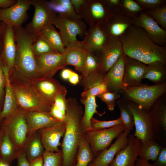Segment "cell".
Masks as SVG:
<instances>
[{"label": "cell", "instance_id": "603a6c76", "mask_svg": "<svg viewBox=\"0 0 166 166\" xmlns=\"http://www.w3.org/2000/svg\"><path fill=\"white\" fill-rule=\"evenodd\" d=\"M130 132L125 130L108 148L98 154L92 162L97 166H109L117 153L127 146Z\"/></svg>", "mask_w": 166, "mask_h": 166}, {"label": "cell", "instance_id": "7bdbcfd3", "mask_svg": "<svg viewBox=\"0 0 166 166\" xmlns=\"http://www.w3.org/2000/svg\"><path fill=\"white\" fill-rule=\"evenodd\" d=\"M97 96L106 104L109 110L113 111L116 105V100L119 99L121 95L118 93L107 91Z\"/></svg>", "mask_w": 166, "mask_h": 166}, {"label": "cell", "instance_id": "277c9868", "mask_svg": "<svg viewBox=\"0 0 166 166\" xmlns=\"http://www.w3.org/2000/svg\"><path fill=\"white\" fill-rule=\"evenodd\" d=\"M13 29L16 46L15 67L21 73L31 79L40 77L32 48L36 35L29 34L22 26Z\"/></svg>", "mask_w": 166, "mask_h": 166}, {"label": "cell", "instance_id": "6f0895ef", "mask_svg": "<svg viewBox=\"0 0 166 166\" xmlns=\"http://www.w3.org/2000/svg\"><path fill=\"white\" fill-rule=\"evenodd\" d=\"M73 71L69 69H62L61 73V78L64 80H68Z\"/></svg>", "mask_w": 166, "mask_h": 166}, {"label": "cell", "instance_id": "d6a6232c", "mask_svg": "<svg viewBox=\"0 0 166 166\" xmlns=\"http://www.w3.org/2000/svg\"><path fill=\"white\" fill-rule=\"evenodd\" d=\"M48 4L57 14L71 19H82L76 12L70 0H52L48 2Z\"/></svg>", "mask_w": 166, "mask_h": 166}, {"label": "cell", "instance_id": "91938a15", "mask_svg": "<svg viewBox=\"0 0 166 166\" xmlns=\"http://www.w3.org/2000/svg\"><path fill=\"white\" fill-rule=\"evenodd\" d=\"M134 166H154L148 161L143 160L138 157L135 162Z\"/></svg>", "mask_w": 166, "mask_h": 166}, {"label": "cell", "instance_id": "f5cc1de1", "mask_svg": "<svg viewBox=\"0 0 166 166\" xmlns=\"http://www.w3.org/2000/svg\"><path fill=\"white\" fill-rule=\"evenodd\" d=\"M103 1L112 12L117 11V7L120 4V0H103Z\"/></svg>", "mask_w": 166, "mask_h": 166}, {"label": "cell", "instance_id": "9a60e30c", "mask_svg": "<svg viewBox=\"0 0 166 166\" xmlns=\"http://www.w3.org/2000/svg\"><path fill=\"white\" fill-rule=\"evenodd\" d=\"M31 79L40 96L51 105L57 95L67 93L66 87L53 77H40Z\"/></svg>", "mask_w": 166, "mask_h": 166}, {"label": "cell", "instance_id": "db71d44e", "mask_svg": "<svg viewBox=\"0 0 166 166\" xmlns=\"http://www.w3.org/2000/svg\"><path fill=\"white\" fill-rule=\"evenodd\" d=\"M86 0H70L71 3L76 12L78 14L80 10L85 3Z\"/></svg>", "mask_w": 166, "mask_h": 166}, {"label": "cell", "instance_id": "816d5d0a", "mask_svg": "<svg viewBox=\"0 0 166 166\" xmlns=\"http://www.w3.org/2000/svg\"><path fill=\"white\" fill-rule=\"evenodd\" d=\"M49 113L54 118L58 120L61 122L65 121V115L58 109L54 104L51 106Z\"/></svg>", "mask_w": 166, "mask_h": 166}, {"label": "cell", "instance_id": "e7e4bbea", "mask_svg": "<svg viewBox=\"0 0 166 166\" xmlns=\"http://www.w3.org/2000/svg\"><path fill=\"white\" fill-rule=\"evenodd\" d=\"M88 166H97L95 164H93V163H92V162L90 163V164H89Z\"/></svg>", "mask_w": 166, "mask_h": 166}, {"label": "cell", "instance_id": "83f0119b", "mask_svg": "<svg viewBox=\"0 0 166 166\" xmlns=\"http://www.w3.org/2000/svg\"><path fill=\"white\" fill-rule=\"evenodd\" d=\"M153 125L155 136L166 131V93L154 102L149 111Z\"/></svg>", "mask_w": 166, "mask_h": 166}, {"label": "cell", "instance_id": "d6986e66", "mask_svg": "<svg viewBox=\"0 0 166 166\" xmlns=\"http://www.w3.org/2000/svg\"><path fill=\"white\" fill-rule=\"evenodd\" d=\"M141 145L140 140L133 135H129L127 146L117 153L109 166H134Z\"/></svg>", "mask_w": 166, "mask_h": 166}, {"label": "cell", "instance_id": "3957f363", "mask_svg": "<svg viewBox=\"0 0 166 166\" xmlns=\"http://www.w3.org/2000/svg\"><path fill=\"white\" fill-rule=\"evenodd\" d=\"M9 77L19 108L24 111L50 112L51 105L40 96L30 78L15 66L9 73Z\"/></svg>", "mask_w": 166, "mask_h": 166}, {"label": "cell", "instance_id": "7dc6e473", "mask_svg": "<svg viewBox=\"0 0 166 166\" xmlns=\"http://www.w3.org/2000/svg\"><path fill=\"white\" fill-rule=\"evenodd\" d=\"M136 2L143 8L153 9L160 6L164 2L162 0H136Z\"/></svg>", "mask_w": 166, "mask_h": 166}, {"label": "cell", "instance_id": "ba28073f", "mask_svg": "<svg viewBox=\"0 0 166 166\" xmlns=\"http://www.w3.org/2000/svg\"><path fill=\"white\" fill-rule=\"evenodd\" d=\"M126 100L133 118L135 132L133 135L142 142L154 138L153 123L149 111L131 101Z\"/></svg>", "mask_w": 166, "mask_h": 166}, {"label": "cell", "instance_id": "9f6ffc18", "mask_svg": "<svg viewBox=\"0 0 166 166\" xmlns=\"http://www.w3.org/2000/svg\"><path fill=\"white\" fill-rule=\"evenodd\" d=\"M17 0H0V8H6L15 4Z\"/></svg>", "mask_w": 166, "mask_h": 166}, {"label": "cell", "instance_id": "ab89813d", "mask_svg": "<svg viewBox=\"0 0 166 166\" xmlns=\"http://www.w3.org/2000/svg\"><path fill=\"white\" fill-rule=\"evenodd\" d=\"M145 13L152 18L162 29L166 30V5L147 10Z\"/></svg>", "mask_w": 166, "mask_h": 166}, {"label": "cell", "instance_id": "ac0fdd59", "mask_svg": "<svg viewBox=\"0 0 166 166\" xmlns=\"http://www.w3.org/2000/svg\"><path fill=\"white\" fill-rule=\"evenodd\" d=\"M36 58L40 77H53L59 70L67 66L62 53H48Z\"/></svg>", "mask_w": 166, "mask_h": 166}, {"label": "cell", "instance_id": "b9f144b4", "mask_svg": "<svg viewBox=\"0 0 166 166\" xmlns=\"http://www.w3.org/2000/svg\"><path fill=\"white\" fill-rule=\"evenodd\" d=\"M123 123L120 117L117 119L109 121H101L93 117L91 120V130H97L107 128Z\"/></svg>", "mask_w": 166, "mask_h": 166}, {"label": "cell", "instance_id": "7c38bea8", "mask_svg": "<svg viewBox=\"0 0 166 166\" xmlns=\"http://www.w3.org/2000/svg\"><path fill=\"white\" fill-rule=\"evenodd\" d=\"M112 13L103 0H86L78 14L90 26L97 24L100 25Z\"/></svg>", "mask_w": 166, "mask_h": 166}, {"label": "cell", "instance_id": "f907efd6", "mask_svg": "<svg viewBox=\"0 0 166 166\" xmlns=\"http://www.w3.org/2000/svg\"><path fill=\"white\" fill-rule=\"evenodd\" d=\"M16 158L18 161L16 166H30V162L26 158L23 149L18 151Z\"/></svg>", "mask_w": 166, "mask_h": 166}, {"label": "cell", "instance_id": "8992f818", "mask_svg": "<svg viewBox=\"0 0 166 166\" xmlns=\"http://www.w3.org/2000/svg\"><path fill=\"white\" fill-rule=\"evenodd\" d=\"M18 151L23 149L28 136V126L24 111L18 107L0 124Z\"/></svg>", "mask_w": 166, "mask_h": 166}, {"label": "cell", "instance_id": "836d02e7", "mask_svg": "<svg viewBox=\"0 0 166 166\" xmlns=\"http://www.w3.org/2000/svg\"><path fill=\"white\" fill-rule=\"evenodd\" d=\"M40 33L57 52L60 53L64 52L65 47L60 33L56 30L52 24L45 27Z\"/></svg>", "mask_w": 166, "mask_h": 166}, {"label": "cell", "instance_id": "7a4b0ae2", "mask_svg": "<svg viewBox=\"0 0 166 166\" xmlns=\"http://www.w3.org/2000/svg\"><path fill=\"white\" fill-rule=\"evenodd\" d=\"M65 129L61 145L62 166H74L79 143L85 132L81 126L82 107L75 98L67 99Z\"/></svg>", "mask_w": 166, "mask_h": 166}, {"label": "cell", "instance_id": "e575fe53", "mask_svg": "<svg viewBox=\"0 0 166 166\" xmlns=\"http://www.w3.org/2000/svg\"><path fill=\"white\" fill-rule=\"evenodd\" d=\"M94 158L89 144L84 135L79 145L74 166H88Z\"/></svg>", "mask_w": 166, "mask_h": 166}, {"label": "cell", "instance_id": "681fc988", "mask_svg": "<svg viewBox=\"0 0 166 166\" xmlns=\"http://www.w3.org/2000/svg\"><path fill=\"white\" fill-rule=\"evenodd\" d=\"M154 166H166V147H162L156 160L152 164Z\"/></svg>", "mask_w": 166, "mask_h": 166}, {"label": "cell", "instance_id": "4fadbf2b", "mask_svg": "<svg viewBox=\"0 0 166 166\" xmlns=\"http://www.w3.org/2000/svg\"><path fill=\"white\" fill-rule=\"evenodd\" d=\"M80 77L84 90L101 83L106 75L101 70L96 56L88 52Z\"/></svg>", "mask_w": 166, "mask_h": 166}, {"label": "cell", "instance_id": "8d00e7d4", "mask_svg": "<svg viewBox=\"0 0 166 166\" xmlns=\"http://www.w3.org/2000/svg\"><path fill=\"white\" fill-rule=\"evenodd\" d=\"M162 147L153 139L148 140L142 142L140 157L149 161H154L157 158Z\"/></svg>", "mask_w": 166, "mask_h": 166}, {"label": "cell", "instance_id": "bcb514c9", "mask_svg": "<svg viewBox=\"0 0 166 166\" xmlns=\"http://www.w3.org/2000/svg\"><path fill=\"white\" fill-rule=\"evenodd\" d=\"M122 4L124 8L130 13H136L143 10L136 1L133 0H124L122 1Z\"/></svg>", "mask_w": 166, "mask_h": 166}, {"label": "cell", "instance_id": "680465c9", "mask_svg": "<svg viewBox=\"0 0 166 166\" xmlns=\"http://www.w3.org/2000/svg\"><path fill=\"white\" fill-rule=\"evenodd\" d=\"M68 80L71 84L76 85L79 83L80 77L78 75L73 71Z\"/></svg>", "mask_w": 166, "mask_h": 166}, {"label": "cell", "instance_id": "f546056e", "mask_svg": "<svg viewBox=\"0 0 166 166\" xmlns=\"http://www.w3.org/2000/svg\"><path fill=\"white\" fill-rule=\"evenodd\" d=\"M23 149L30 162L43 156L45 149L38 131L28 136Z\"/></svg>", "mask_w": 166, "mask_h": 166}, {"label": "cell", "instance_id": "cb8c5ba5", "mask_svg": "<svg viewBox=\"0 0 166 166\" xmlns=\"http://www.w3.org/2000/svg\"><path fill=\"white\" fill-rule=\"evenodd\" d=\"M84 37L83 40L79 41L80 44L86 50L94 54L101 49L108 38L98 24L89 26Z\"/></svg>", "mask_w": 166, "mask_h": 166}, {"label": "cell", "instance_id": "484cf974", "mask_svg": "<svg viewBox=\"0 0 166 166\" xmlns=\"http://www.w3.org/2000/svg\"><path fill=\"white\" fill-rule=\"evenodd\" d=\"M16 46L13 27L6 25L4 32L2 48L0 56L9 73L15 66Z\"/></svg>", "mask_w": 166, "mask_h": 166}, {"label": "cell", "instance_id": "11a10c76", "mask_svg": "<svg viewBox=\"0 0 166 166\" xmlns=\"http://www.w3.org/2000/svg\"><path fill=\"white\" fill-rule=\"evenodd\" d=\"M6 25L4 22H0V55L2 50L3 37Z\"/></svg>", "mask_w": 166, "mask_h": 166}, {"label": "cell", "instance_id": "52a82bcc", "mask_svg": "<svg viewBox=\"0 0 166 166\" xmlns=\"http://www.w3.org/2000/svg\"><path fill=\"white\" fill-rule=\"evenodd\" d=\"M126 130L123 123L110 128L86 132L85 136L88 141L95 157L98 154L107 149L113 140Z\"/></svg>", "mask_w": 166, "mask_h": 166}, {"label": "cell", "instance_id": "f6af8a7d", "mask_svg": "<svg viewBox=\"0 0 166 166\" xmlns=\"http://www.w3.org/2000/svg\"><path fill=\"white\" fill-rule=\"evenodd\" d=\"M4 62L0 55V112L3 105L5 94V78L3 71Z\"/></svg>", "mask_w": 166, "mask_h": 166}, {"label": "cell", "instance_id": "1f68e13d", "mask_svg": "<svg viewBox=\"0 0 166 166\" xmlns=\"http://www.w3.org/2000/svg\"><path fill=\"white\" fill-rule=\"evenodd\" d=\"M144 79H148L155 85L166 82V65L158 61L147 65Z\"/></svg>", "mask_w": 166, "mask_h": 166}, {"label": "cell", "instance_id": "c3c4849f", "mask_svg": "<svg viewBox=\"0 0 166 166\" xmlns=\"http://www.w3.org/2000/svg\"><path fill=\"white\" fill-rule=\"evenodd\" d=\"M65 94L57 95L55 97L53 104L56 107L64 114H65L67 107V99Z\"/></svg>", "mask_w": 166, "mask_h": 166}, {"label": "cell", "instance_id": "d4e9b609", "mask_svg": "<svg viewBox=\"0 0 166 166\" xmlns=\"http://www.w3.org/2000/svg\"><path fill=\"white\" fill-rule=\"evenodd\" d=\"M28 129V136L39 130L61 122L54 118L49 112L24 111Z\"/></svg>", "mask_w": 166, "mask_h": 166}, {"label": "cell", "instance_id": "60d3db41", "mask_svg": "<svg viewBox=\"0 0 166 166\" xmlns=\"http://www.w3.org/2000/svg\"><path fill=\"white\" fill-rule=\"evenodd\" d=\"M43 166H62V151L52 152L44 151L43 154Z\"/></svg>", "mask_w": 166, "mask_h": 166}, {"label": "cell", "instance_id": "f1b7e54d", "mask_svg": "<svg viewBox=\"0 0 166 166\" xmlns=\"http://www.w3.org/2000/svg\"><path fill=\"white\" fill-rule=\"evenodd\" d=\"M3 71L6 84L5 94L2 109L0 112V124L5 118L13 113L18 107V104L9 77V72L4 63Z\"/></svg>", "mask_w": 166, "mask_h": 166}, {"label": "cell", "instance_id": "4dcf8cb0", "mask_svg": "<svg viewBox=\"0 0 166 166\" xmlns=\"http://www.w3.org/2000/svg\"><path fill=\"white\" fill-rule=\"evenodd\" d=\"M81 101L85 107L84 113L81 121V126L85 132L91 130L90 121L95 113L101 116L103 113H98L97 108L98 107L96 101V96L89 95L81 97Z\"/></svg>", "mask_w": 166, "mask_h": 166}, {"label": "cell", "instance_id": "be15d7a7", "mask_svg": "<svg viewBox=\"0 0 166 166\" xmlns=\"http://www.w3.org/2000/svg\"><path fill=\"white\" fill-rule=\"evenodd\" d=\"M0 166H11V165L0 157Z\"/></svg>", "mask_w": 166, "mask_h": 166}, {"label": "cell", "instance_id": "9c48e42d", "mask_svg": "<svg viewBox=\"0 0 166 166\" xmlns=\"http://www.w3.org/2000/svg\"><path fill=\"white\" fill-rule=\"evenodd\" d=\"M31 5L34 8V14L31 21L24 28L29 34L36 35L53 24L57 13L50 8L46 1L31 0Z\"/></svg>", "mask_w": 166, "mask_h": 166}, {"label": "cell", "instance_id": "44dd1931", "mask_svg": "<svg viewBox=\"0 0 166 166\" xmlns=\"http://www.w3.org/2000/svg\"><path fill=\"white\" fill-rule=\"evenodd\" d=\"M65 129L64 122H60L38 131L45 151L54 152L60 151L58 147L61 145L60 140Z\"/></svg>", "mask_w": 166, "mask_h": 166}, {"label": "cell", "instance_id": "5b68a950", "mask_svg": "<svg viewBox=\"0 0 166 166\" xmlns=\"http://www.w3.org/2000/svg\"><path fill=\"white\" fill-rule=\"evenodd\" d=\"M166 93V82L152 85L143 84L128 87L121 94V97L131 101L145 110L149 111L155 101Z\"/></svg>", "mask_w": 166, "mask_h": 166}, {"label": "cell", "instance_id": "ee69618b", "mask_svg": "<svg viewBox=\"0 0 166 166\" xmlns=\"http://www.w3.org/2000/svg\"><path fill=\"white\" fill-rule=\"evenodd\" d=\"M108 91L107 85L103 81L100 83L88 89H85L81 93V97L89 95L97 96Z\"/></svg>", "mask_w": 166, "mask_h": 166}, {"label": "cell", "instance_id": "94428289", "mask_svg": "<svg viewBox=\"0 0 166 166\" xmlns=\"http://www.w3.org/2000/svg\"><path fill=\"white\" fill-rule=\"evenodd\" d=\"M30 166H43V156L30 162Z\"/></svg>", "mask_w": 166, "mask_h": 166}, {"label": "cell", "instance_id": "30bf717a", "mask_svg": "<svg viewBox=\"0 0 166 166\" xmlns=\"http://www.w3.org/2000/svg\"><path fill=\"white\" fill-rule=\"evenodd\" d=\"M52 24L60 31L64 45L77 40V36H84L86 30L85 22L82 19H71L57 14Z\"/></svg>", "mask_w": 166, "mask_h": 166}, {"label": "cell", "instance_id": "ffe728a7", "mask_svg": "<svg viewBox=\"0 0 166 166\" xmlns=\"http://www.w3.org/2000/svg\"><path fill=\"white\" fill-rule=\"evenodd\" d=\"M125 54L123 53L110 68L103 81L106 84L108 91L120 94L128 86L124 81Z\"/></svg>", "mask_w": 166, "mask_h": 166}, {"label": "cell", "instance_id": "5bb4252c", "mask_svg": "<svg viewBox=\"0 0 166 166\" xmlns=\"http://www.w3.org/2000/svg\"><path fill=\"white\" fill-rule=\"evenodd\" d=\"M31 5V0H17L11 6L0 8V21L13 27L22 26Z\"/></svg>", "mask_w": 166, "mask_h": 166}, {"label": "cell", "instance_id": "74e56055", "mask_svg": "<svg viewBox=\"0 0 166 166\" xmlns=\"http://www.w3.org/2000/svg\"><path fill=\"white\" fill-rule=\"evenodd\" d=\"M32 48L36 57L45 54L57 53L41 33L36 34Z\"/></svg>", "mask_w": 166, "mask_h": 166}, {"label": "cell", "instance_id": "4316f807", "mask_svg": "<svg viewBox=\"0 0 166 166\" xmlns=\"http://www.w3.org/2000/svg\"><path fill=\"white\" fill-rule=\"evenodd\" d=\"M88 52L77 40L68 44L62 54L66 65L73 66L76 70L81 73Z\"/></svg>", "mask_w": 166, "mask_h": 166}, {"label": "cell", "instance_id": "8fae6325", "mask_svg": "<svg viewBox=\"0 0 166 166\" xmlns=\"http://www.w3.org/2000/svg\"><path fill=\"white\" fill-rule=\"evenodd\" d=\"M123 53L121 43L119 38L108 37L101 49L95 55L101 71L106 74Z\"/></svg>", "mask_w": 166, "mask_h": 166}, {"label": "cell", "instance_id": "2e32d148", "mask_svg": "<svg viewBox=\"0 0 166 166\" xmlns=\"http://www.w3.org/2000/svg\"><path fill=\"white\" fill-rule=\"evenodd\" d=\"M132 19L128 14L117 11L113 12L100 26L108 37L118 38L132 25Z\"/></svg>", "mask_w": 166, "mask_h": 166}, {"label": "cell", "instance_id": "6da1fadb", "mask_svg": "<svg viewBox=\"0 0 166 166\" xmlns=\"http://www.w3.org/2000/svg\"><path fill=\"white\" fill-rule=\"evenodd\" d=\"M123 53L145 65L158 61L166 65V49L154 42L142 28L133 25L119 38Z\"/></svg>", "mask_w": 166, "mask_h": 166}, {"label": "cell", "instance_id": "7402d4cb", "mask_svg": "<svg viewBox=\"0 0 166 166\" xmlns=\"http://www.w3.org/2000/svg\"><path fill=\"white\" fill-rule=\"evenodd\" d=\"M147 65L125 55L124 81L128 87H136L143 84L142 80Z\"/></svg>", "mask_w": 166, "mask_h": 166}, {"label": "cell", "instance_id": "e0dca14e", "mask_svg": "<svg viewBox=\"0 0 166 166\" xmlns=\"http://www.w3.org/2000/svg\"><path fill=\"white\" fill-rule=\"evenodd\" d=\"M132 24L143 28L150 38L156 44L165 47L166 31L162 29L151 17L142 12L132 18Z\"/></svg>", "mask_w": 166, "mask_h": 166}, {"label": "cell", "instance_id": "d590c367", "mask_svg": "<svg viewBox=\"0 0 166 166\" xmlns=\"http://www.w3.org/2000/svg\"><path fill=\"white\" fill-rule=\"evenodd\" d=\"M18 151L8 134L4 131L0 146V157L11 165L16 158Z\"/></svg>", "mask_w": 166, "mask_h": 166}, {"label": "cell", "instance_id": "6125c7cd", "mask_svg": "<svg viewBox=\"0 0 166 166\" xmlns=\"http://www.w3.org/2000/svg\"><path fill=\"white\" fill-rule=\"evenodd\" d=\"M4 134V131L2 127L0 124V146Z\"/></svg>", "mask_w": 166, "mask_h": 166}, {"label": "cell", "instance_id": "f35d334b", "mask_svg": "<svg viewBox=\"0 0 166 166\" xmlns=\"http://www.w3.org/2000/svg\"><path fill=\"white\" fill-rule=\"evenodd\" d=\"M116 103L120 109V117L126 129L131 131L134 125V120L126 100L121 97L116 101Z\"/></svg>", "mask_w": 166, "mask_h": 166}]
</instances>
